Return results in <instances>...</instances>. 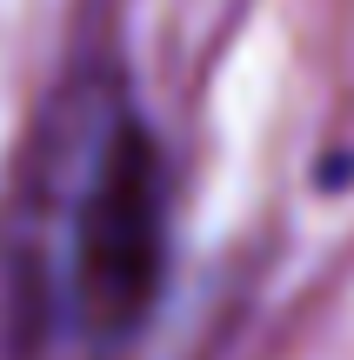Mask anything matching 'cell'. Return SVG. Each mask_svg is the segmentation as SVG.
<instances>
[{"label": "cell", "mask_w": 354, "mask_h": 360, "mask_svg": "<svg viewBox=\"0 0 354 360\" xmlns=\"http://www.w3.org/2000/svg\"><path fill=\"white\" fill-rule=\"evenodd\" d=\"M61 187L53 314L80 347H114L147 321L167 260V174L127 107H101Z\"/></svg>", "instance_id": "cell-1"}]
</instances>
